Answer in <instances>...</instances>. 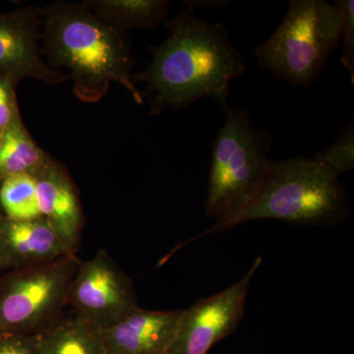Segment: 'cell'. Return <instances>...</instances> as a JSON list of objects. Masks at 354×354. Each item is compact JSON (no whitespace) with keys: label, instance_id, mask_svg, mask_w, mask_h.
Returning <instances> with one entry per match:
<instances>
[{"label":"cell","instance_id":"6da1fadb","mask_svg":"<svg viewBox=\"0 0 354 354\" xmlns=\"http://www.w3.org/2000/svg\"><path fill=\"white\" fill-rule=\"evenodd\" d=\"M165 26L169 35L164 43L151 48L152 62L133 75L135 84L147 83L149 114L186 109L205 97L218 100L225 109L230 83L246 71L227 28L199 19L189 7Z\"/></svg>","mask_w":354,"mask_h":354},{"label":"cell","instance_id":"7a4b0ae2","mask_svg":"<svg viewBox=\"0 0 354 354\" xmlns=\"http://www.w3.org/2000/svg\"><path fill=\"white\" fill-rule=\"evenodd\" d=\"M41 39L46 64L68 70L74 95L81 102L101 101L116 83L136 104H143L133 81L135 60L127 32L95 15L84 1H55L44 7Z\"/></svg>","mask_w":354,"mask_h":354},{"label":"cell","instance_id":"3957f363","mask_svg":"<svg viewBox=\"0 0 354 354\" xmlns=\"http://www.w3.org/2000/svg\"><path fill=\"white\" fill-rule=\"evenodd\" d=\"M348 211L346 188L329 169L304 156L272 160L259 192L236 214L216 221L194 239L218 234L245 221L281 220L301 225H335Z\"/></svg>","mask_w":354,"mask_h":354},{"label":"cell","instance_id":"277c9868","mask_svg":"<svg viewBox=\"0 0 354 354\" xmlns=\"http://www.w3.org/2000/svg\"><path fill=\"white\" fill-rule=\"evenodd\" d=\"M342 20L341 0H291L278 29L256 46L258 65L290 85H311L339 48Z\"/></svg>","mask_w":354,"mask_h":354},{"label":"cell","instance_id":"5b68a950","mask_svg":"<svg viewBox=\"0 0 354 354\" xmlns=\"http://www.w3.org/2000/svg\"><path fill=\"white\" fill-rule=\"evenodd\" d=\"M225 122L213 144L206 212L216 221L247 206L259 192L272 160L269 133L253 124L248 109L225 106Z\"/></svg>","mask_w":354,"mask_h":354},{"label":"cell","instance_id":"8992f818","mask_svg":"<svg viewBox=\"0 0 354 354\" xmlns=\"http://www.w3.org/2000/svg\"><path fill=\"white\" fill-rule=\"evenodd\" d=\"M79 264L66 256L0 278V333L35 335L57 322Z\"/></svg>","mask_w":354,"mask_h":354},{"label":"cell","instance_id":"52a82bcc","mask_svg":"<svg viewBox=\"0 0 354 354\" xmlns=\"http://www.w3.org/2000/svg\"><path fill=\"white\" fill-rule=\"evenodd\" d=\"M67 304L75 316L99 332L138 307L131 279L106 250L80 262L71 283Z\"/></svg>","mask_w":354,"mask_h":354},{"label":"cell","instance_id":"ba28073f","mask_svg":"<svg viewBox=\"0 0 354 354\" xmlns=\"http://www.w3.org/2000/svg\"><path fill=\"white\" fill-rule=\"evenodd\" d=\"M262 264L259 257L245 276L227 290L183 310L176 337L165 354H208L241 323L249 286Z\"/></svg>","mask_w":354,"mask_h":354},{"label":"cell","instance_id":"9c48e42d","mask_svg":"<svg viewBox=\"0 0 354 354\" xmlns=\"http://www.w3.org/2000/svg\"><path fill=\"white\" fill-rule=\"evenodd\" d=\"M43 29V8L28 6L0 13V80L14 88L25 79L48 85L70 80L66 72L44 62L39 44Z\"/></svg>","mask_w":354,"mask_h":354},{"label":"cell","instance_id":"30bf717a","mask_svg":"<svg viewBox=\"0 0 354 354\" xmlns=\"http://www.w3.org/2000/svg\"><path fill=\"white\" fill-rule=\"evenodd\" d=\"M183 312L136 307L97 334L106 354H165L176 337Z\"/></svg>","mask_w":354,"mask_h":354},{"label":"cell","instance_id":"8fae6325","mask_svg":"<svg viewBox=\"0 0 354 354\" xmlns=\"http://www.w3.org/2000/svg\"><path fill=\"white\" fill-rule=\"evenodd\" d=\"M34 177L41 216L70 252L75 254L81 239L84 218L78 192L68 171L50 157Z\"/></svg>","mask_w":354,"mask_h":354},{"label":"cell","instance_id":"7c38bea8","mask_svg":"<svg viewBox=\"0 0 354 354\" xmlns=\"http://www.w3.org/2000/svg\"><path fill=\"white\" fill-rule=\"evenodd\" d=\"M0 248L6 269H23L73 256L43 216L0 221Z\"/></svg>","mask_w":354,"mask_h":354},{"label":"cell","instance_id":"4fadbf2b","mask_svg":"<svg viewBox=\"0 0 354 354\" xmlns=\"http://www.w3.org/2000/svg\"><path fill=\"white\" fill-rule=\"evenodd\" d=\"M102 20L120 31L153 30L167 18V0H87L84 1Z\"/></svg>","mask_w":354,"mask_h":354},{"label":"cell","instance_id":"5bb4252c","mask_svg":"<svg viewBox=\"0 0 354 354\" xmlns=\"http://www.w3.org/2000/svg\"><path fill=\"white\" fill-rule=\"evenodd\" d=\"M39 354H106L97 330L74 316L38 333Z\"/></svg>","mask_w":354,"mask_h":354},{"label":"cell","instance_id":"9a60e30c","mask_svg":"<svg viewBox=\"0 0 354 354\" xmlns=\"http://www.w3.org/2000/svg\"><path fill=\"white\" fill-rule=\"evenodd\" d=\"M0 208L9 220L28 221L41 216L35 177L16 174L0 181Z\"/></svg>","mask_w":354,"mask_h":354},{"label":"cell","instance_id":"2e32d148","mask_svg":"<svg viewBox=\"0 0 354 354\" xmlns=\"http://www.w3.org/2000/svg\"><path fill=\"white\" fill-rule=\"evenodd\" d=\"M2 133L10 140L30 176H36L50 160V153L39 148L28 132L19 111L13 116L10 123L2 130Z\"/></svg>","mask_w":354,"mask_h":354},{"label":"cell","instance_id":"e0dca14e","mask_svg":"<svg viewBox=\"0 0 354 354\" xmlns=\"http://www.w3.org/2000/svg\"><path fill=\"white\" fill-rule=\"evenodd\" d=\"M313 160L339 177L354 169L353 120L342 128L334 143L317 153Z\"/></svg>","mask_w":354,"mask_h":354},{"label":"cell","instance_id":"ac0fdd59","mask_svg":"<svg viewBox=\"0 0 354 354\" xmlns=\"http://www.w3.org/2000/svg\"><path fill=\"white\" fill-rule=\"evenodd\" d=\"M342 20L341 37L342 41V64L348 70L354 84V1L341 0Z\"/></svg>","mask_w":354,"mask_h":354},{"label":"cell","instance_id":"d6986e66","mask_svg":"<svg viewBox=\"0 0 354 354\" xmlns=\"http://www.w3.org/2000/svg\"><path fill=\"white\" fill-rule=\"evenodd\" d=\"M0 354H39L38 334L0 333Z\"/></svg>","mask_w":354,"mask_h":354},{"label":"cell","instance_id":"ffe728a7","mask_svg":"<svg viewBox=\"0 0 354 354\" xmlns=\"http://www.w3.org/2000/svg\"><path fill=\"white\" fill-rule=\"evenodd\" d=\"M18 111L15 88L10 84L0 80V131L10 123Z\"/></svg>","mask_w":354,"mask_h":354},{"label":"cell","instance_id":"44dd1931","mask_svg":"<svg viewBox=\"0 0 354 354\" xmlns=\"http://www.w3.org/2000/svg\"><path fill=\"white\" fill-rule=\"evenodd\" d=\"M185 3L189 8L193 9L197 6L213 8V7L225 6V3H227V1H216V0H214V1H186Z\"/></svg>","mask_w":354,"mask_h":354},{"label":"cell","instance_id":"7402d4cb","mask_svg":"<svg viewBox=\"0 0 354 354\" xmlns=\"http://www.w3.org/2000/svg\"><path fill=\"white\" fill-rule=\"evenodd\" d=\"M6 269V260H4L3 253H2L1 248H0V274H1L2 271Z\"/></svg>","mask_w":354,"mask_h":354},{"label":"cell","instance_id":"603a6c76","mask_svg":"<svg viewBox=\"0 0 354 354\" xmlns=\"http://www.w3.org/2000/svg\"><path fill=\"white\" fill-rule=\"evenodd\" d=\"M4 218L3 213H2L1 208H0V221Z\"/></svg>","mask_w":354,"mask_h":354},{"label":"cell","instance_id":"cb8c5ba5","mask_svg":"<svg viewBox=\"0 0 354 354\" xmlns=\"http://www.w3.org/2000/svg\"><path fill=\"white\" fill-rule=\"evenodd\" d=\"M0 146H1V131H0Z\"/></svg>","mask_w":354,"mask_h":354}]
</instances>
